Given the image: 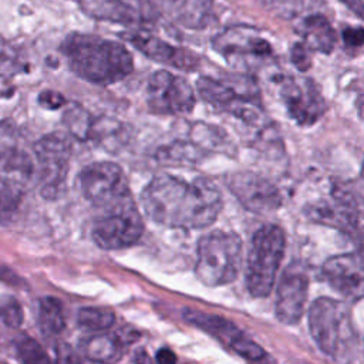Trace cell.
<instances>
[{
  "instance_id": "1",
  "label": "cell",
  "mask_w": 364,
  "mask_h": 364,
  "mask_svg": "<svg viewBox=\"0 0 364 364\" xmlns=\"http://www.w3.org/2000/svg\"><path fill=\"white\" fill-rule=\"evenodd\" d=\"M144 212L156 223L168 228L202 229L210 226L222 210V195L206 178L191 182L162 173L142 189Z\"/></svg>"
},
{
  "instance_id": "2",
  "label": "cell",
  "mask_w": 364,
  "mask_h": 364,
  "mask_svg": "<svg viewBox=\"0 0 364 364\" xmlns=\"http://www.w3.org/2000/svg\"><path fill=\"white\" fill-rule=\"evenodd\" d=\"M61 53L70 70L92 84L118 82L134 68L132 55L124 44L95 34L70 33L61 44Z\"/></svg>"
},
{
  "instance_id": "3",
  "label": "cell",
  "mask_w": 364,
  "mask_h": 364,
  "mask_svg": "<svg viewBox=\"0 0 364 364\" xmlns=\"http://www.w3.org/2000/svg\"><path fill=\"white\" fill-rule=\"evenodd\" d=\"M307 320L310 334L321 353L337 361L355 358L360 338L347 303L331 297H318L310 304Z\"/></svg>"
},
{
  "instance_id": "4",
  "label": "cell",
  "mask_w": 364,
  "mask_h": 364,
  "mask_svg": "<svg viewBox=\"0 0 364 364\" xmlns=\"http://www.w3.org/2000/svg\"><path fill=\"white\" fill-rule=\"evenodd\" d=\"M242 267V239L232 230L203 235L196 249V277L210 287L232 283Z\"/></svg>"
},
{
  "instance_id": "5",
  "label": "cell",
  "mask_w": 364,
  "mask_h": 364,
  "mask_svg": "<svg viewBox=\"0 0 364 364\" xmlns=\"http://www.w3.org/2000/svg\"><path fill=\"white\" fill-rule=\"evenodd\" d=\"M286 235L273 223L260 226L250 240L246 263V287L253 297H267L284 256Z\"/></svg>"
},
{
  "instance_id": "6",
  "label": "cell",
  "mask_w": 364,
  "mask_h": 364,
  "mask_svg": "<svg viewBox=\"0 0 364 364\" xmlns=\"http://www.w3.org/2000/svg\"><path fill=\"white\" fill-rule=\"evenodd\" d=\"M37 161V182L40 193L47 199H54L61 192L65 182L73 144L68 135L55 131L41 136L33 146Z\"/></svg>"
},
{
  "instance_id": "7",
  "label": "cell",
  "mask_w": 364,
  "mask_h": 364,
  "mask_svg": "<svg viewBox=\"0 0 364 364\" xmlns=\"http://www.w3.org/2000/svg\"><path fill=\"white\" fill-rule=\"evenodd\" d=\"M94 222V242L105 250H121L135 245L144 232V220L132 198L102 209Z\"/></svg>"
},
{
  "instance_id": "8",
  "label": "cell",
  "mask_w": 364,
  "mask_h": 364,
  "mask_svg": "<svg viewBox=\"0 0 364 364\" xmlns=\"http://www.w3.org/2000/svg\"><path fill=\"white\" fill-rule=\"evenodd\" d=\"M80 186L84 198L100 209L132 198L122 168L108 161L87 165L80 173Z\"/></svg>"
},
{
  "instance_id": "9",
  "label": "cell",
  "mask_w": 364,
  "mask_h": 364,
  "mask_svg": "<svg viewBox=\"0 0 364 364\" xmlns=\"http://www.w3.org/2000/svg\"><path fill=\"white\" fill-rule=\"evenodd\" d=\"M213 48L239 68H252L273 54L270 43L253 27H228L212 40Z\"/></svg>"
},
{
  "instance_id": "10",
  "label": "cell",
  "mask_w": 364,
  "mask_h": 364,
  "mask_svg": "<svg viewBox=\"0 0 364 364\" xmlns=\"http://www.w3.org/2000/svg\"><path fill=\"white\" fill-rule=\"evenodd\" d=\"M36 166L30 155L18 148H7L0 154V219L6 220L18 208Z\"/></svg>"
},
{
  "instance_id": "11",
  "label": "cell",
  "mask_w": 364,
  "mask_h": 364,
  "mask_svg": "<svg viewBox=\"0 0 364 364\" xmlns=\"http://www.w3.org/2000/svg\"><path fill=\"white\" fill-rule=\"evenodd\" d=\"M196 102L189 82L166 70H159L149 77L146 85V104L158 115L188 114Z\"/></svg>"
},
{
  "instance_id": "12",
  "label": "cell",
  "mask_w": 364,
  "mask_h": 364,
  "mask_svg": "<svg viewBox=\"0 0 364 364\" xmlns=\"http://www.w3.org/2000/svg\"><path fill=\"white\" fill-rule=\"evenodd\" d=\"M279 92L287 114L301 127L316 124L327 111V102L320 87L311 78L282 75Z\"/></svg>"
},
{
  "instance_id": "13",
  "label": "cell",
  "mask_w": 364,
  "mask_h": 364,
  "mask_svg": "<svg viewBox=\"0 0 364 364\" xmlns=\"http://www.w3.org/2000/svg\"><path fill=\"white\" fill-rule=\"evenodd\" d=\"M228 188L246 210L256 215H270L283 202L280 189L269 178L253 171L232 173Z\"/></svg>"
},
{
  "instance_id": "14",
  "label": "cell",
  "mask_w": 364,
  "mask_h": 364,
  "mask_svg": "<svg viewBox=\"0 0 364 364\" xmlns=\"http://www.w3.org/2000/svg\"><path fill=\"white\" fill-rule=\"evenodd\" d=\"M182 316L186 323L213 336L245 360L260 361L266 355V351L256 341L245 334L233 321L222 316L209 314L193 309H185Z\"/></svg>"
},
{
  "instance_id": "15",
  "label": "cell",
  "mask_w": 364,
  "mask_h": 364,
  "mask_svg": "<svg viewBox=\"0 0 364 364\" xmlns=\"http://www.w3.org/2000/svg\"><path fill=\"white\" fill-rule=\"evenodd\" d=\"M309 297V274L306 267L293 260L282 273L274 301V313L280 323L299 324L306 313Z\"/></svg>"
},
{
  "instance_id": "16",
  "label": "cell",
  "mask_w": 364,
  "mask_h": 364,
  "mask_svg": "<svg viewBox=\"0 0 364 364\" xmlns=\"http://www.w3.org/2000/svg\"><path fill=\"white\" fill-rule=\"evenodd\" d=\"M321 276L346 300L364 299V249L328 257L321 266Z\"/></svg>"
},
{
  "instance_id": "17",
  "label": "cell",
  "mask_w": 364,
  "mask_h": 364,
  "mask_svg": "<svg viewBox=\"0 0 364 364\" xmlns=\"http://www.w3.org/2000/svg\"><path fill=\"white\" fill-rule=\"evenodd\" d=\"M122 37L144 55L156 63L172 65L179 70H195L199 64L198 55L191 50L175 47L154 34L145 31H127L122 33Z\"/></svg>"
},
{
  "instance_id": "18",
  "label": "cell",
  "mask_w": 364,
  "mask_h": 364,
  "mask_svg": "<svg viewBox=\"0 0 364 364\" xmlns=\"http://www.w3.org/2000/svg\"><path fill=\"white\" fill-rule=\"evenodd\" d=\"M138 334L132 330L117 331V333H100L84 338L80 344L81 354L90 361L98 363H112L118 361L127 344L132 343V340Z\"/></svg>"
},
{
  "instance_id": "19",
  "label": "cell",
  "mask_w": 364,
  "mask_h": 364,
  "mask_svg": "<svg viewBox=\"0 0 364 364\" xmlns=\"http://www.w3.org/2000/svg\"><path fill=\"white\" fill-rule=\"evenodd\" d=\"M306 218L330 228H336L343 232L353 233L358 229L360 213L348 209L336 199H318L311 202L304 209Z\"/></svg>"
},
{
  "instance_id": "20",
  "label": "cell",
  "mask_w": 364,
  "mask_h": 364,
  "mask_svg": "<svg viewBox=\"0 0 364 364\" xmlns=\"http://www.w3.org/2000/svg\"><path fill=\"white\" fill-rule=\"evenodd\" d=\"M80 9L90 17L124 26H138L145 23L144 16L125 0H77Z\"/></svg>"
},
{
  "instance_id": "21",
  "label": "cell",
  "mask_w": 364,
  "mask_h": 364,
  "mask_svg": "<svg viewBox=\"0 0 364 364\" xmlns=\"http://www.w3.org/2000/svg\"><path fill=\"white\" fill-rule=\"evenodd\" d=\"M296 31L311 51L330 54L336 47L337 34L328 18L320 13H313L304 17Z\"/></svg>"
},
{
  "instance_id": "22",
  "label": "cell",
  "mask_w": 364,
  "mask_h": 364,
  "mask_svg": "<svg viewBox=\"0 0 364 364\" xmlns=\"http://www.w3.org/2000/svg\"><path fill=\"white\" fill-rule=\"evenodd\" d=\"M175 21L188 28H202L212 17L213 0H161Z\"/></svg>"
},
{
  "instance_id": "23",
  "label": "cell",
  "mask_w": 364,
  "mask_h": 364,
  "mask_svg": "<svg viewBox=\"0 0 364 364\" xmlns=\"http://www.w3.org/2000/svg\"><path fill=\"white\" fill-rule=\"evenodd\" d=\"M37 318L40 330L46 337H55L65 327L63 304L51 296H46L38 301Z\"/></svg>"
},
{
  "instance_id": "24",
  "label": "cell",
  "mask_w": 364,
  "mask_h": 364,
  "mask_svg": "<svg viewBox=\"0 0 364 364\" xmlns=\"http://www.w3.org/2000/svg\"><path fill=\"white\" fill-rule=\"evenodd\" d=\"M63 121L73 136H75L81 141H87V139L92 138V129H94L95 119H92L91 115L88 114V111H85L82 107H80V105L70 107L65 111Z\"/></svg>"
},
{
  "instance_id": "25",
  "label": "cell",
  "mask_w": 364,
  "mask_h": 364,
  "mask_svg": "<svg viewBox=\"0 0 364 364\" xmlns=\"http://www.w3.org/2000/svg\"><path fill=\"white\" fill-rule=\"evenodd\" d=\"M78 324L90 331H107L115 323V314L107 307H82L77 314Z\"/></svg>"
},
{
  "instance_id": "26",
  "label": "cell",
  "mask_w": 364,
  "mask_h": 364,
  "mask_svg": "<svg viewBox=\"0 0 364 364\" xmlns=\"http://www.w3.org/2000/svg\"><path fill=\"white\" fill-rule=\"evenodd\" d=\"M17 354L24 363H43L50 361V357L44 351V348L31 337H20L16 340Z\"/></svg>"
},
{
  "instance_id": "27",
  "label": "cell",
  "mask_w": 364,
  "mask_h": 364,
  "mask_svg": "<svg viewBox=\"0 0 364 364\" xmlns=\"http://www.w3.org/2000/svg\"><path fill=\"white\" fill-rule=\"evenodd\" d=\"M0 317L6 326H9L11 328L20 327L23 323V318H24L21 304L14 299H7L0 306Z\"/></svg>"
},
{
  "instance_id": "28",
  "label": "cell",
  "mask_w": 364,
  "mask_h": 364,
  "mask_svg": "<svg viewBox=\"0 0 364 364\" xmlns=\"http://www.w3.org/2000/svg\"><path fill=\"white\" fill-rule=\"evenodd\" d=\"M311 50L301 41L290 48V61L299 71H307L311 67Z\"/></svg>"
},
{
  "instance_id": "29",
  "label": "cell",
  "mask_w": 364,
  "mask_h": 364,
  "mask_svg": "<svg viewBox=\"0 0 364 364\" xmlns=\"http://www.w3.org/2000/svg\"><path fill=\"white\" fill-rule=\"evenodd\" d=\"M341 38L347 47H351V48L363 47L364 46V27L347 26L341 31Z\"/></svg>"
},
{
  "instance_id": "30",
  "label": "cell",
  "mask_w": 364,
  "mask_h": 364,
  "mask_svg": "<svg viewBox=\"0 0 364 364\" xmlns=\"http://www.w3.org/2000/svg\"><path fill=\"white\" fill-rule=\"evenodd\" d=\"M38 104L47 109H57L64 104V97L53 90H46L38 95Z\"/></svg>"
},
{
  "instance_id": "31",
  "label": "cell",
  "mask_w": 364,
  "mask_h": 364,
  "mask_svg": "<svg viewBox=\"0 0 364 364\" xmlns=\"http://www.w3.org/2000/svg\"><path fill=\"white\" fill-rule=\"evenodd\" d=\"M344 3L357 17L364 20V0H340Z\"/></svg>"
},
{
  "instance_id": "32",
  "label": "cell",
  "mask_w": 364,
  "mask_h": 364,
  "mask_svg": "<svg viewBox=\"0 0 364 364\" xmlns=\"http://www.w3.org/2000/svg\"><path fill=\"white\" fill-rule=\"evenodd\" d=\"M155 360L162 364H171L176 361V355L169 348H159L155 354Z\"/></svg>"
},
{
  "instance_id": "33",
  "label": "cell",
  "mask_w": 364,
  "mask_h": 364,
  "mask_svg": "<svg viewBox=\"0 0 364 364\" xmlns=\"http://www.w3.org/2000/svg\"><path fill=\"white\" fill-rule=\"evenodd\" d=\"M7 54H9V44H7L6 40L0 36V63H1L3 60H6Z\"/></svg>"
},
{
  "instance_id": "34",
  "label": "cell",
  "mask_w": 364,
  "mask_h": 364,
  "mask_svg": "<svg viewBox=\"0 0 364 364\" xmlns=\"http://www.w3.org/2000/svg\"><path fill=\"white\" fill-rule=\"evenodd\" d=\"M136 354H138V355L134 357V361H142V360H144V361H149V357L145 354V351H142V353L138 351Z\"/></svg>"
},
{
  "instance_id": "35",
  "label": "cell",
  "mask_w": 364,
  "mask_h": 364,
  "mask_svg": "<svg viewBox=\"0 0 364 364\" xmlns=\"http://www.w3.org/2000/svg\"><path fill=\"white\" fill-rule=\"evenodd\" d=\"M360 114H361V118L364 119V100L360 102Z\"/></svg>"
},
{
  "instance_id": "36",
  "label": "cell",
  "mask_w": 364,
  "mask_h": 364,
  "mask_svg": "<svg viewBox=\"0 0 364 364\" xmlns=\"http://www.w3.org/2000/svg\"><path fill=\"white\" fill-rule=\"evenodd\" d=\"M361 179L364 181V159H363V166H361Z\"/></svg>"
}]
</instances>
